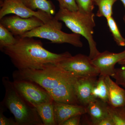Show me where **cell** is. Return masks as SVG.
Wrapping results in <instances>:
<instances>
[{
  "mask_svg": "<svg viewBox=\"0 0 125 125\" xmlns=\"http://www.w3.org/2000/svg\"><path fill=\"white\" fill-rule=\"evenodd\" d=\"M66 71L73 76L80 78L97 77L100 72L92 63L89 56L79 54L72 56L57 64Z\"/></svg>",
  "mask_w": 125,
  "mask_h": 125,
  "instance_id": "cell-7",
  "label": "cell"
},
{
  "mask_svg": "<svg viewBox=\"0 0 125 125\" xmlns=\"http://www.w3.org/2000/svg\"><path fill=\"white\" fill-rule=\"evenodd\" d=\"M54 17L64 23L66 26L73 33L80 34L86 39L89 45V56L92 60L100 53L94 38V28L96 26L93 13H87L77 11H70L60 9Z\"/></svg>",
  "mask_w": 125,
  "mask_h": 125,
  "instance_id": "cell-3",
  "label": "cell"
},
{
  "mask_svg": "<svg viewBox=\"0 0 125 125\" xmlns=\"http://www.w3.org/2000/svg\"><path fill=\"white\" fill-rule=\"evenodd\" d=\"M97 80L96 85L99 93L98 99L105 103L108 102V96L107 88L105 81V76L99 75Z\"/></svg>",
  "mask_w": 125,
  "mask_h": 125,
  "instance_id": "cell-21",
  "label": "cell"
},
{
  "mask_svg": "<svg viewBox=\"0 0 125 125\" xmlns=\"http://www.w3.org/2000/svg\"><path fill=\"white\" fill-rule=\"evenodd\" d=\"M94 5L98 7L96 16L104 17L106 19L112 16L113 7L118 0H93Z\"/></svg>",
  "mask_w": 125,
  "mask_h": 125,
  "instance_id": "cell-17",
  "label": "cell"
},
{
  "mask_svg": "<svg viewBox=\"0 0 125 125\" xmlns=\"http://www.w3.org/2000/svg\"><path fill=\"white\" fill-rule=\"evenodd\" d=\"M17 41L16 37L9 30L0 23V49L2 51L5 48L14 45Z\"/></svg>",
  "mask_w": 125,
  "mask_h": 125,
  "instance_id": "cell-18",
  "label": "cell"
},
{
  "mask_svg": "<svg viewBox=\"0 0 125 125\" xmlns=\"http://www.w3.org/2000/svg\"><path fill=\"white\" fill-rule=\"evenodd\" d=\"M59 2L60 9L70 11H77L78 7L75 0H57Z\"/></svg>",
  "mask_w": 125,
  "mask_h": 125,
  "instance_id": "cell-24",
  "label": "cell"
},
{
  "mask_svg": "<svg viewBox=\"0 0 125 125\" xmlns=\"http://www.w3.org/2000/svg\"><path fill=\"white\" fill-rule=\"evenodd\" d=\"M108 109L114 121V125H125V105L113 107L108 104Z\"/></svg>",
  "mask_w": 125,
  "mask_h": 125,
  "instance_id": "cell-20",
  "label": "cell"
},
{
  "mask_svg": "<svg viewBox=\"0 0 125 125\" xmlns=\"http://www.w3.org/2000/svg\"><path fill=\"white\" fill-rule=\"evenodd\" d=\"M5 0H0V2H2V1H4Z\"/></svg>",
  "mask_w": 125,
  "mask_h": 125,
  "instance_id": "cell-30",
  "label": "cell"
},
{
  "mask_svg": "<svg viewBox=\"0 0 125 125\" xmlns=\"http://www.w3.org/2000/svg\"><path fill=\"white\" fill-rule=\"evenodd\" d=\"M14 45L5 48L2 51L10 58L18 70L39 69L49 63L58 64L71 56L68 52L53 53L43 47L40 40L33 37L16 36Z\"/></svg>",
  "mask_w": 125,
  "mask_h": 125,
  "instance_id": "cell-1",
  "label": "cell"
},
{
  "mask_svg": "<svg viewBox=\"0 0 125 125\" xmlns=\"http://www.w3.org/2000/svg\"><path fill=\"white\" fill-rule=\"evenodd\" d=\"M97 80V77L78 78L75 84V90L79 105L86 107L90 103L96 99L92 95V92Z\"/></svg>",
  "mask_w": 125,
  "mask_h": 125,
  "instance_id": "cell-12",
  "label": "cell"
},
{
  "mask_svg": "<svg viewBox=\"0 0 125 125\" xmlns=\"http://www.w3.org/2000/svg\"><path fill=\"white\" fill-rule=\"evenodd\" d=\"M108 27L111 33L113 39L117 45L120 46H125V38L121 35L116 22L112 16L106 19Z\"/></svg>",
  "mask_w": 125,
  "mask_h": 125,
  "instance_id": "cell-19",
  "label": "cell"
},
{
  "mask_svg": "<svg viewBox=\"0 0 125 125\" xmlns=\"http://www.w3.org/2000/svg\"><path fill=\"white\" fill-rule=\"evenodd\" d=\"M82 115H78L72 117L62 124L61 125H80L81 119Z\"/></svg>",
  "mask_w": 125,
  "mask_h": 125,
  "instance_id": "cell-26",
  "label": "cell"
},
{
  "mask_svg": "<svg viewBox=\"0 0 125 125\" xmlns=\"http://www.w3.org/2000/svg\"><path fill=\"white\" fill-rule=\"evenodd\" d=\"M13 77V80H25L37 83L48 92L76 78L54 63L47 64L41 69L15 71Z\"/></svg>",
  "mask_w": 125,
  "mask_h": 125,
  "instance_id": "cell-4",
  "label": "cell"
},
{
  "mask_svg": "<svg viewBox=\"0 0 125 125\" xmlns=\"http://www.w3.org/2000/svg\"><path fill=\"white\" fill-rule=\"evenodd\" d=\"M78 10L84 13H93L94 4L93 0H75Z\"/></svg>",
  "mask_w": 125,
  "mask_h": 125,
  "instance_id": "cell-22",
  "label": "cell"
},
{
  "mask_svg": "<svg viewBox=\"0 0 125 125\" xmlns=\"http://www.w3.org/2000/svg\"><path fill=\"white\" fill-rule=\"evenodd\" d=\"M0 19L10 14H13L22 18L36 17L41 20L44 24L62 29V24L52 15L40 10H32L26 6L21 0H5L0 2Z\"/></svg>",
  "mask_w": 125,
  "mask_h": 125,
  "instance_id": "cell-5",
  "label": "cell"
},
{
  "mask_svg": "<svg viewBox=\"0 0 125 125\" xmlns=\"http://www.w3.org/2000/svg\"><path fill=\"white\" fill-rule=\"evenodd\" d=\"M54 101L35 106L43 125H57L54 116Z\"/></svg>",
  "mask_w": 125,
  "mask_h": 125,
  "instance_id": "cell-15",
  "label": "cell"
},
{
  "mask_svg": "<svg viewBox=\"0 0 125 125\" xmlns=\"http://www.w3.org/2000/svg\"><path fill=\"white\" fill-rule=\"evenodd\" d=\"M118 64L121 65L125 64V59L121 61L120 62H118Z\"/></svg>",
  "mask_w": 125,
  "mask_h": 125,
  "instance_id": "cell-29",
  "label": "cell"
},
{
  "mask_svg": "<svg viewBox=\"0 0 125 125\" xmlns=\"http://www.w3.org/2000/svg\"><path fill=\"white\" fill-rule=\"evenodd\" d=\"M55 120L57 125H61L65 121L75 116L87 113L86 107L79 105L57 102L54 101Z\"/></svg>",
  "mask_w": 125,
  "mask_h": 125,
  "instance_id": "cell-11",
  "label": "cell"
},
{
  "mask_svg": "<svg viewBox=\"0 0 125 125\" xmlns=\"http://www.w3.org/2000/svg\"><path fill=\"white\" fill-rule=\"evenodd\" d=\"M26 6L33 10H40L51 15L55 13V8L48 0H21Z\"/></svg>",
  "mask_w": 125,
  "mask_h": 125,
  "instance_id": "cell-16",
  "label": "cell"
},
{
  "mask_svg": "<svg viewBox=\"0 0 125 125\" xmlns=\"http://www.w3.org/2000/svg\"><path fill=\"white\" fill-rule=\"evenodd\" d=\"M5 94L1 103L13 115L18 125H43L36 108L20 95L7 76L2 79Z\"/></svg>",
  "mask_w": 125,
  "mask_h": 125,
  "instance_id": "cell-2",
  "label": "cell"
},
{
  "mask_svg": "<svg viewBox=\"0 0 125 125\" xmlns=\"http://www.w3.org/2000/svg\"><path fill=\"white\" fill-rule=\"evenodd\" d=\"M0 23L16 36H22L27 32L44 24L37 17L23 18L15 15L4 16L0 19Z\"/></svg>",
  "mask_w": 125,
  "mask_h": 125,
  "instance_id": "cell-9",
  "label": "cell"
},
{
  "mask_svg": "<svg viewBox=\"0 0 125 125\" xmlns=\"http://www.w3.org/2000/svg\"><path fill=\"white\" fill-rule=\"evenodd\" d=\"M96 125H114V123L113 119L109 114L99 122Z\"/></svg>",
  "mask_w": 125,
  "mask_h": 125,
  "instance_id": "cell-27",
  "label": "cell"
},
{
  "mask_svg": "<svg viewBox=\"0 0 125 125\" xmlns=\"http://www.w3.org/2000/svg\"><path fill=\"white\" fill-rule=\"evenodd\" d=\"M81 36L74 33H66L61 31L60 29L50 25L44 24L27 32L20 37L39 38L50 40L53 43H67L81 48L83 46L81 40Z\"/></svg>",
  "mask_w": 125,
  "mask_h": 125,
  "instance_id": "cell-6",
  "label": "cell"
},
{
  "mask_svg": "<svg viewBox=\"0 0 125 125\" xmlns=\"http://www.w3.org/2000/svg\"><path fill=\"white\" fill-rule=\"evenodd\" d=\"M13 82L18 93L34 107L53 101L49 92L37 83L25 80H14Z\"/></svg>",
  "mask_w": 125,
  "mask_h": 125,
  "instance_id": "cell-8",
  "label": "cell"
},
{
  "mask_svg": "<svg viewBox=\"0 0 125 125\" xmlns=\"http://www.w3.org/2000/svg\"><path fill=\"white\" fill-rule=\"evenodd\" d=\"M105 81L107 89L108 104L113 107L125 105V90L112 80L110 76H105Z\"/></svg>",
  "mask_w": 125,
  "mask_h": 125,
  "instance_id": "cell-13",
  "label": "cell"
},
{
  "mask_svg": "<svg viewBox=\"0 0 125 125\" xmlns=\"http://www.w3.org/2000/svg\"><path fill=\"white\" fill-rule=\"evenodd\" d=\"M120 0L122 2V3H123L125 9V0ZM123 20H124V22H125V13L124 17H123Z\"/></svg>",
  "mask_w": 125,
  "mask_h": 125,
  "instance_id": "cell-28",
  "label": "cell"
},
{
  "mask_svg": "<svg viewBox=\"0 0 125 125\" xmlns=\"http://www.w3.org/2000/svg\"><path fill=\"white\" fill-rule=\"evenodd\" d=\"M4 106L2 104H0V125H18L15 120L7 118L3 114Z\"/></svg>",
  "mask_w": 125,
  "mask_h": 125,
  "instance_id": "cell-25",
  "label": "cell"
},
{
  "mask_svg": "<svg viewBox=\"0 0 125 125\" xmlns=\"http://www.w3.org/2000/svg\"><path fill=\"white\" fill-rule=\"evenodd\" d=\"M125 59V50L119 53L108 51L100 52L92 60V63L98 68L100 75L112 77L115 74V66L116 63Z\"/></svg>",
  "mask_w": 125,
  "mask_h": 125,
  "instance_id": "cell-10",
  "label": "cell"
},
{
  "mask_svg": "<svg viewBox=\"0 0 125 125\" xmlns=\"http://www.w3.org/2000/svg\"><path fill=\"white\" fill-rule=\"evenodd\" d=\"M108 103L97 99L86 107L87 113L90 117L91 125H96L99 122L109 114Z\"/></svg>",
  "mask_w": 125,
  "mask_h": 125,
  "instance_id": "cell-14",
  "label": "cell"
},
{
  "mask_svg": "<svg viewBox=\"0 0 125 125\" xmlns=\"http://www.w3.org/2000/svg\"><path fill=\"white\" fill-rule=\"evenodd\" d=\"M121 65L120 68L115 69V74L112 78L115 79L117 84L125 88V64Z\"/></svg>",
  "mask_w": 125,
  "mask_h": 125,
  "instance_id": "cell-23",
  "label": "cell"
}]
</instances>
